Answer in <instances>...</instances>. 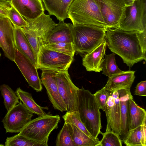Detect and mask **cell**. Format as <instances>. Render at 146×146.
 <instances>
[{
    "instance_id": "obj_1",
    "label": "cell",
    "mask_w": 146,
    "mask_h": 146,
    "mask_svg": "<svg viewBox=\"0 0 146 146\" xmlns=\"http://www.w3.org/2000/svg\"><path fill=\"white\" fill-rule=\"evenodd\" d=\"M137 31H126L118 27L107 29L105 39L110 50L119 56L130 68L143 60H146L137 36Z\"/></svg>"
},
{
    "instance_id": "obj_2",
    "label": "cell",
    "mask_w": 146,
    "mask_h": 146,
    "mask_svg": "<svg viewBox=\"0 0 146 146\" xmlns=\"http://www.w3.org/2000/svg\"><path fill=\"white\" fill-rule=\"evenodd\" d=\"M77 110L80 119L87 130L94 138H98L102 127L100 109L96 98L83 87L78 90Z\"/></svg>"
},
{
    "instance_id": "obj_3",
    "label": "cell",
    "mask_w": 146,
    "mask_h": 146,
    "mask_svg": "<svg viewBox=\"0 0 146 146\" xmlns=\"http://www.w3.org/2000/svg\"><path fill=\"white\" fill-rule=\"evenodd\" d=\"M68 18L73 25H90L107 29L95 0H74L69 9Z\"/></svg>"
},
{
    "instance_id": "obj_4",
    "label": "cell",
    "mask_w": 146,
    "mask_h": 146,
    "mask_svg": "<svg viewBox=\"0 0 146 146\" xmlns=\"http://www.w3.org/2000/svg\"><path fill=\"white\" fill-rule=\"evenodd\" d=\"M73 25V44L75 52L85 55L105 40L106 29L90 25Z\"/></svg>"
},
{
    "instance_id": "obj_5",
    "label": "cell",
    "mask_w": 146,
    "mask_h": 146,
    "mask_svg": "<svg viewBox=\"0 0 146 146\" xmlns=\"http://www.w3.org/2000/svg\"><path fill=\"white\" fill-rule=\"evenodd\" d=\"M59 115L49 113L31 119L19 133L31 139L48 146L51 132L58 127L60 120Z\"/></svg>"
},
{
    "instance_id": "obj_6",
    "label": "cell",
    "mask_w": 146,
    "mask_h": 146,
    "mask_svg": "<svg viewBox=\"0 0 146 146\" xmlns=\"http://www.w3.org/2000/svg\"><path fill=\"white\" fill-rule=\"evenodd\" d=\"M73 60L74 56L51 50L42 46L38 54L36 68L57 72L64 71L68 70Z\"/></svg>"
},
{
    "instance_id": "obj_7",
    "label": "cell",
    "mask_w": 146,
    "mask_h": 146,
    "mask_svg": "<svg viewBox=\"0 0 146 146\" xmlns=\"http://www.w3.org/2000/svg\"><path fill=\"white\" fill-rule=\"evenodd\" d=\"M118 27L126 31L142 32L146 30V0H135L126 6L125 17Z\"/></svg>"
},
{
    "instance_id": "obj_8",
    "label": "cell",
    "mask_w": 146,
    "mask_h": 146,
    "mask_svg": "<svg viewBox=\"0 0 146 146\" xmlns=\"http://www.w3.org/2000/svg\"><path fill=\"white\" fill-rule=\"evenodd\" d=\"M107 29L118 27L124 19L126 6L122 0H95Z\"/></svg>"
},
{
    "instance_id": "obj_9",
    "label": "cell",
    "mask_w": 146,
    "mask_h": 146,
    "mask_svg": "<svg viewBox=\"0 0 146 146\" xmlns=\"http://www.w3.org/2000/svg\"><path fill=\"white\" fill-rule=\"evenodd\" d=\"M33 113L20 100L7 113L2 120L6 133H19L32 119Z\"/></svg>"
},
{
    "instance_id": "obj_10",
    "label": "cell",
    "mask_w": 146,
    "mask_h": 146,
    "mask_svg": "<svg viewBox=\"0 0 146 146\" xmlns=\"http://www.w3.org/2000/svg\"><path fill=\"white\" fill-rule=\"evenodd\" d=\"M56 78L58 92L66 106V111L77 110L79 88L73 83L68 70L57 72Z\"/></svg>"
},
{
    "instance_id": "obj_11",
    "label": "cell",
    "mask_w": 146,
    "mask_h": 146,
    "mask_svg": "<svg viewBox=\"0 0 146 146\" xmlns=\"http://www.w3.org/2000/svg\"><path fill=\"white\" fill-rule=\"evenodd\" d=\"M15 62L29 86L37 92L42 91V83L35 65L15 48Z\"/></svg>"
},
{
    "instance_id": "obj_12",
    "label": "cell",
    "mask_w": 146,
    "mask_h": 146,
    "mask_svg": "<svg viewBox=\"0 0 146 146\" xmlns=\"http://www.w3.org/2000/svg\"><path fill=\"white\" fill-rule=\"evenodd\" d=\"M119 98V90L111 92L106 102L104 111L107 121L106 131H112L120 137L121 128Z\"/></svg>"
},
{
    "instance_id": "obj_13",
    "label": "cell",
    "mask_w": 146,
    "mask_h": 146,
    "mask_svg": "<svg viewBox=\"0 0 146 146\" xmlns=\"http://www.w3.org/2000/svg\"><path fill=\"white\" fill-rule=\"evenodd\" d=\"M41 70L42 83L46 88L48 98L53 108L61 112L66 111V106L58 90L56 78L57 72L48 69Z\"/></svg>"
},
{
    "instance_id": "obj_14",
    "label": "cell",
    "mask_w": 146,
    "mask_h": 146,
    "mask_svg": "<svg viewBox=\"0 0 146 146\" xmlns=\"http://www.w3.org/2000/svg\"><path fill=\"white\" fill-rule=\"evenodd\" d=\"M13 25L8 17L0 16V45L5 56L13 61L15 47Z\"/></svg>"
},
{
    "instance_id": "obj_15",
    "label": "cell",
    "mask_w": 146,
    "mask_h": 146,
    "mask_svg": "<svg viewBox=\"0 0 146 146\" xmlns=\"http://www.w3.org/2000/svg\"><path fill=\"white\" fill-rule=\"evenodd\" d=\"M12 5L24 19H35L44 13L41 0H11Z\"/></svg>"
},
{
    "instance_id": "obj_16",
    "label": "cell",
    "mask_w": 146,
    "mask_h": 146,
    "mask_svg": "<svg viewBox=\"0 0 146 146\" xmlns=\"http://www.w3.org/2000/svg\"><path fill=\"white\" fill-rule=\"evenodd\" d=\"M73 43V25L60 22L46 35L44 44L59 42Z\"/></svg>"
},
{
    "instance_id": "obj_17",
    "label": "cell",
    "mask_w": 146,
    "mask_h": 146,
    "mask_svg": "<svg viewBox=\"0 0 146 146\" xmlns=\"http://www.w3.org/2000/svg\"><path fill=\"white\" fill-rule=\"evenodd\" d=\"M106 46L105 39L98 46L84 56L82 59V65L87 71L100 72L102 71Z\"/></svg>"
},
{
    "instance_id": "obj_18",
    "label": "cell",
    "mask_w": 146,
    "mask_h": 146,
    "mask_svg": "<svg viewBox=\"0 0 146 146\" xmlns=\"http://www.w3.org/2000/svg\"><path fill=\"white\" fill-rule=\"evenodd\" d=\"M130 88L119 90L121 116V134L120 138L122 141L129 131V100L133 98Z\"/></svg>"
},
{
    "instance_id": "obj_19",
    "label": "cell",
    "mask_w": 146,
    "mask_h": 146,
    "mask_svg": "<svg viewBox=\"0 0 146 146\" xmlns=\"http://www.w3.org/2000/svg\"><path fill=\"white\" fill-rule=\"evenodd\" d=\"M135 71L129 70L108 78L104 87L111 92L126 88H130L135 80Z\"/></svg>"
},
{
    "instance_id": "obj_20",
    "label": "cell",
    "mask_w": 146,
    "mask_h": 146,
    "mask_svg": "<svg viewBox=\"0 0 146 146\" xmlns=\"http://www.w3.org/2000/svg\"><path fill=\"white\" fill-rule=\"evenodd\" d=\"M50 15H54L60 22L68 18L69 7L74 0H42Z\"/></svg>"
},
{
    "instance_id": "obj_21",
    "label": "cell",
    "mask_w": 146,
    "mask_h": 146,
    "mask_svg": "<svg viewBox=\"0 0 146 146\" xmlns=\"http://www.w3.org/2000/svg\"><path fill=\"white\" fill-rule=\"evenodd\" d=\"M15 48L29 59L36 66V61L34 51L21 28L14 27Z\"/></svg>"
},
{
    "instance_id": "obj_22",
    "label": "cell",
    "mask_w": 146,
    "mask_h": 146,
    "mask_svg": "<svg viewBox=\"0 0 146 146\" xmlns=\"http://www.w3.org/2000/svg\"><path fill=\"white\" fill-rule=\"evenodd\" d=\"M75 146H96L99 139L90 137L73 124L66 123Z\"/></svg>"
},
{
    "instance_id": "obj_23",
    "label": "cell",
    "mask_w": 146,
    "mask_h": 146,
    "mask_svg": "<svg viewBox=\"0 0 146 146\" xmlns=\"http://www.w3.org/2000/svg\"><path fill=\"white\" fill-rule=\"evenodd\" d=\"M129 130L141 125L144 117L146 115V112L144 109L136 104L133 98L129 100Z\"/></svg>"
},
{
    "instance_id": "obj_24",
    "label": "cell",
    "mask_w": 146,
    "mask_h": 146,
    "mask_svg": "<svg viewBox=\"0 0 146 146\" xmlns=\"http://www.w3.org/2000/svg\"><path fill=\"white\" fill-rule=\"evenodd\" d=\"M15 92L19 100L29 111L38 116L46 114L43 110L45 108L42 107L36 104L31 94L23 91L20 88L16 89Z\"/></svg>"
},
{
    "instance_id": "obj_25",
    "label": "cell",
    "mask_w": 146,
    "mask_h": 146,
    "mask_svg": "<svg viewBox=\"0 0 146 146\" xmlns=\"http://www.w3.org/2000/svg\"><path fill=\"white\" fill-rule=\"evenodd\" d=\"M0 90L4 99L5 107L7 111L19 102V98L15 92L9 86L5 84L1 85Z\"/></svg>"
},
{
    "instance_id": "obj_26",
    "label": "cell",
    "mask_w": 146,
    "mask_h": 146,
    "mask_svg": "<svg viewBox=\"0 0 146 146\" xmlns=\"http://www.w3.org/2000/svg\"><path fill=\"white\" fill-rule=\"evenodd\" d=\"M115 55L113 53L109 54H105V55L102 65V74L108 76V78L124 72L120 70L117 66Z\"/></svg>"
},
{
    "instance_id": "obj_27",
    "label": "cell",
    "mask_w": 146,
    "mask_h": 146,
    "mask_svg": "<svg viewBox=\"0 0 146 146\" xmlns=\"http://www.w3.org/2000/svg\"><path fill=\"white\" fill-rule=\"evenodd\" d=\"M5 146H46V145L31 139L19 133L7 137L5 142Z\"/></svg>"
},
{
    "instance_id": "obj_28",
    "label": "cell",
    "mask_w": 146,
    "mask_h": 146,
    "mask_svg": "<svg viewBox=\"0 0 146 146\" xmlns=\"http://www.w3.org/2000/svg\"><path fill=\"white\" fill-rule=\"evenodd\" d=\"M62 117L64 123L73 124L90 137L94 138L86 129L80 119L79 113L77 111H67L65 114L62 116Z\"/></svg>"
},
{
    "instance_id": "obj_29",
    "label": "cell",
    "mask_w": 146,
    "mask_h": 146,
    "mask_svg": "<svg viewBox=\"0 0 146 146\" xmlns=\"http://www.w3.org/2000/svg\"><path fill=\"white\" fill-rule=\"evenodd\" d=\"M142 130L141 125L129 130L125 138L122 141L124 144L127 146H142Z\"/></svg>"
},
{
    "instance_id": "obj_30",
    "label": "cell",
    "mask_w": 146,
    "mask_h": 146,
    "mask_svg": "<svg viewBox=\"0 0 146 146\" xmlns=\"http://www.w3.org/2000/svg\"><path fill=\"white\" fill-rule=\"evenodd\" d=\"M100 134L103 136L102 140L96 146H122V141L119 136L112 131L101 132Z\"/></svg>"
},
{
    "instance_id": "obj_31",
    "label": "cell",
    "mask_w": 146,
    "mask_h": 146,
    "mask_svg": "<svg viewBox=\"0 0 146 146\" xmlns=\"http://www.w3.org/2000/svg\"><path fill=\"white\" fill-rule=\"evenodd\" d=\"M44 46L51 50L74 56L75 51L73 43L59 42L46 44Z\"/></svg>"
},
{
    "instance_id": "obj_32",
    "label": "cell",
    "mask_w": 146,
    "mask_h": 146,
    "mask_svg": "<svg viewBox=\"0 0 146 146\" xmlns=\"http://www.w3.org/2000/svg\"><path fill=\"white\" fill-rule=\"evenodd\" d=\"M56 146H75L66 123L64 124L58 134Z\"/></svg>"
},
{
    "instance_id": "obj_33",
    "label": "cell",
    "mask_w": 146,
    "mask_h": 146,
    "mask_svg": "<svg viewBox=\"0 0 146 146\" xmlns=\"http://www.w3.org/2000/svg\"><path fill=\"white\" fill-rule=\"evenodd\" d=\"M21 29L34 51L37 62L38 54L41 46L39 40L32 29L26 26Z\"/></svg>"
},
{
    "instance_id": "obj_34",
    "label": "cell",
    "mask_w": 146,
    "mask_h": 146,
    "mask_svg": "<svg viewBox=\"0 0 146 146\" xmlns=\"http://www.w3.org/2000/svg\"><path fill=\"white\" fill-rule=\"evenodd\" d=\"M8 17L14 27L22 28L27 25L24 18L12 5L8 10Z\"/></svg>"
},
{
    "instance_id": "obj_35",
    "label": "cell",
    "mask_w": 146,
    "mask_h": 146,
    "mask_svg": "<svg viewBox=\"0 0 146 146\" xmlns=\"http://www.w3.org/2000/svg\"><path fill=\"white\" fill-rule=\"evenodd\" d=\"M111 92L104 87L94 94L100 109L104 111L106 102L110 96Z\"/></svg>"
},
{
    "instance_id": "obj_36",
    "label": "cell",
    "mask_w": 146,
    "mask_h": 146,
    "mask_svg": "<svg viewBox=\"0 0 146 146\" xmlns=\"http://www.w3.org/2000/svg\"><path fill=\"white\" fill-rule=\"evenodd\" d=\"M137 36L142 52L146 56V30L142 32H137Z\"/></svg>"
},
{
    "instance_id": "obj_37",
    "label": "cell",
    "mask_w": 146,
    "mask_h": 146,
    "mask_svg": "<svg viewBox=\"0 0 146 146\" xmlns=\"http://www.w3.org/2000/svg\"><path fill=\"white\" fill-rule=\"evenodd\" d=\"M134 94L142 96H146V81L138 83L135 87Z\"/></svg>"
},
{
    "instance_id": "obj_38",
    "label": "cell",
    "mask_w": 146,
    "mask_h": 146,
    "mask_svg": "<svg viewBox=\"0 0 146 146\" xmlns=\"http://www.w3.org/2000/svg\"><path fill=\"white\" fill-rule=\"evenodd\" d=\"M145 115L143 120L142 126V137L141 143L142 146H146V125Z\"/></svg>"
},
{
    "instance_id": "obj_39",
    "label": "cell",
    "mask_w": 146,
    "mask_h": 146,
    "mask_svg": "<svg viewBox=\"0 0 146 146\" xmlns=\"http://www.w3.org/2000/svg\"><path fill=\"white\" fill-rule=\"evenodd\" d=\"M12 5L11 0H0V7L8 10Z\"/></svg>"
},
{
    "instance_id": "obj_40",
    "label": "cell",
    "mask_w": 146,
    "mask_h": 146,
    "mask_svg": "<svg viewBox=\"0 0 146 146\" xmlns=\"http://www.w3.org/2000/svg\"><path fill=\"white\" fill-rule=\"evenodd\" d=\"M8 10L0 7V16L8 17Z\"/></svg>"
},
{
    "instance_id": "obj_41",
    "label": "cell",
    "mask_w": 146,
    "mask_h": 146,
    "mask_svg": "<svg viewBox=\"0 0 146 146\" xmlns=\"http://www.w3.org/2000/svg\"><path fill=\"white\" fill-rule=\"evenodd\" d=\"M126 6H130L133 4L135 0H122Z\"/></svg>"
},
{
    "instance_id": "obj_42",
    "label": "cell",
    "mask_w": 146,
    "mask_h": 146,
    "mask_svg": "<svg viewBox=\"0 0 146 146\" xmlns=\"http://www.w3.org/2000/svg\"><path fill=\"white\" fill-rule=\"evenodd\" d=\"M1 53L0 52V57H1Z\"/></svg>"
},
{
    "instance_id": "obj_43",
    "label": "cell",
    "mask_w": 146,
    "mask_h": 146,
    "mask_svg": "<svg viewBox=\"0 0 146 146\" xmlns=\"http://www.w3.org/2000/svg\"><path fill=\"white\" fill-rule=\"evenodd\" d=\"M1 48V46H0V48Z\"/></svg>"
}]
</instances>
